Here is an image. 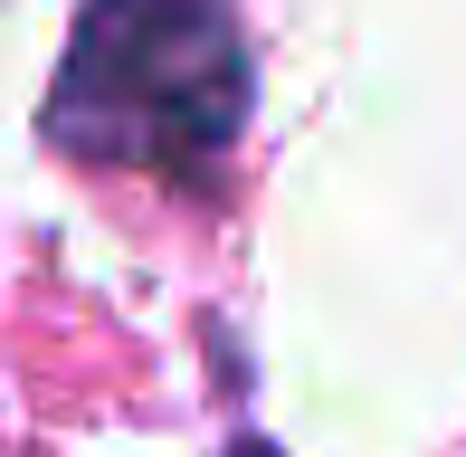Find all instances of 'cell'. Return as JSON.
<instances>
[{
    "mask_svg": "<svg viewBox=\"0 0 466 457\" xmlns=\"http://www.w3.org/2000/svg\"><path fill=\"white\" fill-rule=\"evenodd\" d=\"M248 115H258V48L238 0H86L38 96V143L209 200L238 162Z\"/></svg>",
    "mask_w": 466,
    "mask_h": 457,
    "instance_id": "6da1fadb",
    "label": "cell"
}]
</instances>
